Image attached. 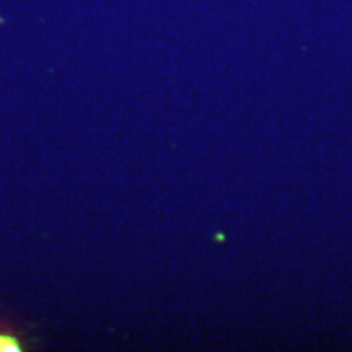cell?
Returning <instances> with one entry per match:
<instances>
[{"label":"cell","mask_w":352,"mask_h":352,"mask_svg":"<svg viewBox=\"0 0 352 352\" xmlns=\"http://www.w3.org/2000/svg\"><path fill=\"white\" fill-rule=\"evenodd\" d=\"M21 349L23 347L15 334L0 331V352H20Z\"/></svg>","instance_id":"1"}]
</instances>
